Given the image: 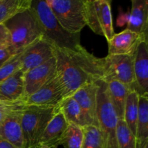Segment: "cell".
Segmentation results:
<instances>
[{
    "instance_id": "ffe728a7",
    "label": "cell",
    "mask_w": 148,
    "mask_h": 148,
    "mask_svg": "<svg viewBox=\"0 0 148 148\" xmlns=\"http://www.w3.org/2000/svg\"><path fill=\"white\" fill-rule=\"evenodd\" d=\"M58 108L69 124H75L82 128L86 127V123L80 106L72 96L64 98L58 106Z\"/></svg>"
},
{
    "instance_id": "f1b7e54d",
    "label": "cell",
    "mask_w": 148,
    "mask_h": 148,
    "mask_svg": "<svg viewBox=\"0 0 148 148\" xmlns=\"http://www.w3.org/2000/svg\"><path fill=\"white\" fill-rule=\"evenodd\" d=\"M19 52L16 51L11 46L0 49V67L12 56Z\"/></svg>"
},
{
    "instance_id": "f546056e",
    "label": "cell",
    "mask_w": 148,
    "mask_h": 148,
    "mask_svg": "<svg viewBox=\"0 0 148 148\" xmlns=\"http://www.w3.org/2000/svg\"><path fill=\"white\" fill-rule=\"evenodd\" d=\"M10 46V35L4 24H0V49Z\"/></svg>"
},
{
    "instance_id": "2e32d148",
    "label": "cell",
    "mask_w": 148,
    "mask_h": 148,
    "mask_svg": "<svg viewBox=\"0 0 148 148\" xmlns=\"http://www.w3.org/2000/svg\"><path fill=\"white\" fill-rule=\"evenodd\" d=\"M68 125L69 123L66 121L57 106L56 112L39 139L38 147L44 146L49 148H57Z\"/></svg>"
},
{
    "instance_id": "d6986e66",
    "label": "cell",
    "mask_w": 148,
    "mask_h": 148,
    "mask_svg": "<svg viewBox=\"0 0 148 148\" xmlns=\"http://www.w3.org/2000/svg\"><path fill=\"white\" fill-rule=\"evenodd\" d=\"M106 84L108 97L115 109L119 119L124 120V108L130 90L121 82L115 79L104 81Z\"/></svg>"
},
{
    "instance_id": "3957f363",
    "label": "cell",
    "mask_w": 148,
    "mask_h": 148,
    "mask_svg": "<svg viewBox=\"0 0 148 148\" xmlns=\"http://www.w3.org/2000/svg\"><path fill=\"white\" fill-rule=\"evenodd\" d=\"M10 35V46L17 52L43 36L41 27L30 8L19 12L4 23Z\"/></svg>"
},
{
    "instance_id": "9a60e30c",
    "label": "cell",
    "mask_w": 148,
    "mask_h": 148,
    "mask_svg": "<svg viewBox=\"0 0 148 148\" xmlns=\"http://www.w3.org/2000/svg\"><path fill=\"white\" fill-rule=\"evenodd\" d=\"M147 38L125 29L108 41V55H134L140 42Z\"/></svg>"
},
{
    "instance_id": "83f0119b",
    "label": "cell",
    "mask_w": 148,
    "mask_h": 148,
    "mask_svg": "<svg viewBox=\"0 0 148 148\" xmlns=\"http://www.w3.org/2000/svg\"><path fill=\"white\" fill-rule=\"evenodd\" d=\"M24 104L23 102L20 103H7L0 101V125L4 121L5 117L10 114L11 111L15 109L19 106ZM25 105V104H24Z\"/></svg>"
},
{
    "instance_id": "cb8c5ba5",
    "label": "cell",
    "mask_w": 148,
    "mask_h": 148,
    "mask_svg": "<svg viewBox=\"0 0 148 148\" xmlns=\"http://www.w3.org/2000/svg\"><path fill=\"white\" fill-rule=\"evenodd\" d=\"M83 137V128L69 124L61 138L59 145H62L64 148H81Z\"/></svg>"
},
{
    "instance_id": "6da1fadb",
    "label": "cell",
    "mask_w": 148,
    "mask_h": 148,
    "mask_svg": "<svg viewBox=\"0 0 148 148\" xmlns=\"http://www.w3.org/2000/svg\"><path fill=\"white\" fill-rule=\"evenodd\" d=\"M56 76L65 98L89 83L104 81L103 59L94 56L83 46L75 50L55 47Z\"/></svg>"
},
{
    "instance_id": "e0dca14e",
    "label": "cell",
    "mask_w": 148,
    "mask_h": 148,
    "mask_svg": "<svg viewBox=\"0 0 148 148\" xmlns=\"http://www.w3.org/2000/svg\"><path fill=\"white\" fill-rule=\"evenodd\" d=\"M23 75V72L20 69L0 82V101L24 103Z\"/></svg>"
},
{
    "instance_id": "7a4b0ae2",
    "label": "cell",
    "mask_w": 148,
    "mask_h": 148,
    "mask_svg": "<svg viewBox=\"0 0 148 148\" xmlns=\"http://www.w3.org/2000/svg\"><path fill=\"white\" fill-rule=\"evenodd\" d=\"M30 9L36 15L43 36L55 47L75 50L81 46L80 34H72L59 24L46 0L32 1Z\"/></svg>"
},
{
    "instance_id": "4dcf8cb0",
    "label": "cell",
    "mask_w": 148,
    "mask_h": 148,
    "mask_svg": "<svg viewBox=\"0 0 148 148\" xmlns=\"http://www.w3.org/2000/svg\"><path fill=\"white\" fill-rule=\"evenodd\" d=\"M0 148H15L14 146L12 145L10 143L7 142L6 140H3L0 137Z\"/></svg>"
},
{
    "instance_id": "484cf974",
    "label": "cell",
    "mask_w": 148,
    "mask_h": 148,
    "mask_svg": "<svg viewBox=\"0 0 148 148\" xmlns=\"http://www.w3.org/2000/svg\"><path fill=\"white\" fill-rule=\"evenodd\" d=\"M83 142L81 148H105L103 138L98 127L93 125L83 127Z\"/></svg>"
},
{
    "instance_id": "d6a6232c",
    "label": "cell",
    "mask_w": 148,
    "mask_h": 148,
    "mask_svg": "<svg viewBox=\"0 0 148 148\" xmlns=\"http://www.w3.org/2000/svg\"><path fill=\"white\" fill-rule=\"evenodd\" d=\"M38 148H49V147H44V146H42V147H38Z\"/></svg>"
},
{
    "instance_id": "1f68e13d",
    "label": "cell",
    "mask_w": 148,
    "mask_h": 148,
    "mask_svg": "<svg viewBox=\"0 0 148 148\" xmlns=\"http://www.w3.org/2000/svg\"><path fill=\"white\" fill-rule=\"evenodd\" d=\"M137 148H148V143H145V144L143 145L137 144Z\"/></svg>"
},
{
    "instance_id": "5b68a950",
    "label": "cell",
    "mask_w": 148,
    "mask_h": 148,
    "mask_svg": "<svg viewBox=\"0 0 148 148\" xmlns=\"http://www.w3.org/2000/svg\"><path fill=\"white\" fill-rule=\"evenodd\" d=\"M98 128L103 138L105 148H118L116 130L119 119L107 92L106 84L100 82L98 91L96 109Z\"/></svg>"
},
{
    "instance_id": "277c9868",
    "label": "cell",
    "mask_w": 148,
    "mask_h": 148,
    "mask_svg": "<svg viewBox=\"0 0 148 148\" xmlns=\"http://www.w3.org/2000/svg\"><path fill=\"white\" fill-rule=\"evenodd\" d=\"M53 15L65 30L80 34L86 26L85 0H46Z\"/></svg>"
},
{
    "instance_id": "603a6c76",
    "label": "cell",
    "mask_w": 148,
    "mask_h": 148,
    "mask_svg": "<svg viewBox=\"0 0 148 148\" xmlns=\"http://www.w3.org/2000/svg\"><path fill=\"white\" fill-rule=\"evenodd\" d=\"M31 2L32 0H0V24H4L17 13L28 10Z\"/></svg>"
},
{
    "instance_id": "8992f818",
    "label": "cell",
    "mask_w": 148,
    "mask_h": 148,
    "mask_svg": "<svg viewBox=\"0 0 148 148\" xmlns=\"http://www.w3.org/2000/svg\"><path fill=\"white\" fill-rule=\"evenodd\" d=\"M57 107L42 108L25 106L22 116L24 148H38L39 139Z\"/></svg>"
},
{
    "instance_id": "5bb4252c",
    "label": "cell",
    "mask_w": 148,
    "mask_h": 148,
    "mask_svg": "<svg viewBox=\"0 0 148 148\" xmlns=\"http://www.w3.org/2000/svg\"><path fill=\"white\" fill-rule=\"evenodd\" d=\"M135 92L139 95H148V45L147 39L140 43L134 59Z\"/></svg>"
},
{
    "instance_id": "44dd1931",
    "label": "cell",
    "mask_w": 148,
    "mask_h": 148,
    "mask_svg": "<svg viewBox=\"0 0 148 148\" xmlns=\"http://www.w3.org/2000/svg\"><path fill=\"white\" fill-rule=\"evenodd\" d=\"M136 138L137 144L148 143V95L139 96Z\"/></svg>"
},
{
    "instance_id": "ac0fdd59",
    "label": "cell",
    "mask_w": 148,
    "mask_h": 148,
    "mask_svg": "<svg viewBox=\"0 0 148 148\" xmlns=\"http://www.w3.org/2000/svg\"><path fill=\"white\" fill-rule=\"evenodd\" d=\"M148 1L132 0V10L128 17L127 28L140 36L147 38Z\"/></svg>"
},
{
    "instance_id": "7c38bea8",
    "label": "cell",
    "mask_w": 148,
    "mask_h": 148,
    "mask_svg": "<svg viewBox=\"0 0 148 148\" xmlns=\"http://www.w3.org/2000/svg\"><path fill=\"white\" fill-rule=\"evenodd\" d=\"M25 105L23 104L10 113L0 125V137L15 148H24L22 116Z\"/></svg>"
},
{
    "instance_id": "d4e9b609",
    "label": "cell",
    "mask_w": 148,
    "mask_h": 148,
    "mask_svg": "<svg viewBox=\"0 0 148 148\" xmlns=\"http://www.w3.org/2000/svg\"><path fill=\"white\" fill-rule=\"evenodd\" d=\"M116 143L118 148H137L136 136L130 131L124 120L118 121Z\"/></svg>"
},
{
    "instance_id": "9c48e42d",
    "label": "cell",
    "mask_w": 148,
    "mask_h": 148,
    "mask_svg": "<svg viewBox=\"0 0 148 148\" xmlns=\"http://www.w3.org/2000/svg\"><path fill=\"white\" fill-rule=\"evenodd\" d=\"M65 98L64 92L56 74L36 92L26 98L25 106L55 108Z\"/></svg>"
},
{
    "instance_id": "4fadbf2b",
    "label": "cell",
    "mask_w": 148,
    "mask_h": 148,
    "mask_svg": "<svg viewBox=\"0 0 148 148\" xmlns=\"http://www.w3.org/2000/svg\"><path fill=\"white\" fill-rule=\"evenodd\" d=\"M56 74V60L52 58L46 63L24 73V101L41 88Z\"/></svg>"
},
{
    "instance_id": "4316f807",
    "label": "cell",
    "mask_w": 148,
    "mask_h": 148,
    "mask_svg": "<svg viewBox=\"0 0 148 148\" xmlns=\"http://www.w3.org/2000/svg\"><path fill=\"white\" fill-rule=\"evenodd\" d=\"M24 51L14 54L0 67V82L12 75L17 71L20 70L21 66L22 54Z\"/></svg>"
},
{
    "instance_id": "30bf717a",
    "label": "cell",
    "mask_w": 148,
    "mask_h": 148,
    "mask_svg": "<svg viewBox=\"0 0 148 148\" xmlns=\"http://www.w3.org/2000/svg\"><path fill=\"white\" fill-rule=\"evenodd\" d=\"M55 46L44 36L30 45L23 51L20 70L23 74L54 57Z\"/></svg>"
},
{
    "instance_id": "8fae6325",
    "label": "cell",
    "mask_w": 148,
    "mask_h": 148,
    "mask_svg": "<svg viewBox=\"0 0 148 148\" xmlns=\"http://www.w3.org/2000/svg\"><path fill=\"white\" fill-rule=\"evenodd\" d=\"M100 82L87 84L79 88L73 95H71L79 103L83 114L86 126L93 125L98 127L96 109Z\"/></svg>"
},
{
    "instance_id": "7402d4cb",
    "label": "cell",
    "mask_w": 148,
    "mask_h": 148,
    "mask_svg": "<svg viewBox=\"0 0 148 148\" xmlns=\"http://www.w3.org/2000/svg\"><path fill=\"white\" fill-rule=\"evenodd\" d=\"M139 94L135 91L129 92L124 108V121L130 131L136 136L138 117Z\"/></svg>"
},
{
    "instance_id": "52a82bcc",
    "label": "cell",
    "mask_w": 148,
    "mask_h": 148,
    "mask_svg": "<svg viewBox=\"0 0 148 148\" xmlns=\"http://www.w3.org/2000/svg\"><path fill=\"white\" fill-rule=\"evenodd\" d=\"M86 25L109 41L114 36L111 0H85Z\"/></svg>"
},
{
    "instance_id": "ba28073f",
    "label": "cell",
    "mask_w": 148,
    "mask_h": 148,
    "mask_svg": "<svg viewBox=\"0 0 148 148\" xmlns=\"http://www.w3.org/2000/svg\"><path fill=\"white\" fill-rule=\"evenodd\" d=\"M103 59L105 79H115L135 91L134 55H107Z\"/></svg>"
}]
</instances>
